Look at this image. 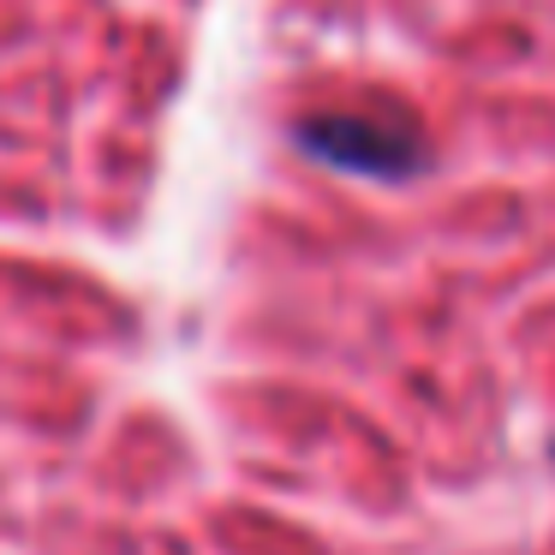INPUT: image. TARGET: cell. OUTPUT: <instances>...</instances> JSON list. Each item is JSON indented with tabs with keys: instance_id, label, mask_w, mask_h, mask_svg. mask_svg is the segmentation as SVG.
Returning a JSON list of instances; mask_svg holds the SVG:
<instances>
[{
	"instance_id": "1",
	"label": "cell",
	"mask_w": 555,
	"mask_h": 555,
	"mask_svg": "<svg viewBox=\"0 0 555 555\" xmlns=\"http://www.w3.org/2000/svg\"><path fill=\"white\" fill-rule=\"evenodd\" d=\"M293 144L305 156H317L335 173H359V180H418L430 168V144L412 138L406 126H376L359 114H311V120L293 126Z\"/></svg>"
}]
</instances>
